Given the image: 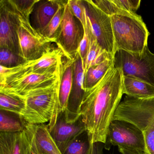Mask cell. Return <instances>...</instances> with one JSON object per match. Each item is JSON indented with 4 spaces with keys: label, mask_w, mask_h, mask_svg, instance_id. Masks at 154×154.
Segmentation results:
<instances>
[{
    "label": "cell",
    "mask_w": 154,
    "mask_h": 154,
    "mask_svg": "<svg viewBox=\"0 0 154 154\" xmlns=\"http://www.w3.org/2000/svg\"><path fill=\"white\" fill-rule=\"evenodd\" d=\"M123 74L113 65L95 85L85 89L79 114L92 144L105 143L108 129L123 94Z\"/></svg>",
    "instance_id": "obj_1"
},
{
    "label": "cell",
    "mask_w": 154,
    "mask_h": 154,
    "mask_svg": "<svg viewBox=\"0 0 154 154\" xmlns=\"http://www.w3.org/2000/svg\"><path fill=\"white\" fill-rule=\"evenodd\" d=\"M62 75V73L54 82L19 96L26 103L20 116L27 124L39 125L49 122L48 130L54 125L60 112L59 88Z\"/></svg>",
    "instance_id": "obj_2"
},
{
    "label": "cell",
    "mask_w": 154,
    "mask_h": 154,
    "mask_svg": "<svg viewBox=\"0 0 154 154\" xmlns=\"http://www.w3.org/2000/svg\"><path fill=\"white\" fill-rule=\"evenodd\" d=\"M115 48L132 54H140L147 46L149 33L142 17L124 11L111 17Z\"/></svg>",
    "instance_id": "obj_3"
},
{
    "label": "cell",
    "mask_w": 154,
    "mask_h": 154,
    "mask_svg": "<svg viewBox=\"0 0 154 154\" xmlns=\"http://www.w3.org/2000/svg\"><path fill=\"white\" fill-rule=\"evenodd\" d=\"M17 8L19 17L17 33L20 56L26 62L37 60L54 48L52 44L55 43V41L45 37L36 30L31 25L30 16Z\"/></svg>",
    "instance_id": "obj_4"
},
{
    "label": "cell",
    "mask_w": 154,
    "mask_h": 154,
    "mask_svg": "<svg viewBox=\"0 0 154 154\" xmlns=\"http://www.w3.org/2000/svg\"><path fill=\"white\" fill-rule=\"evenodd\" d=\"M113 66L120 69L123 76L148 83L154 86V54L145 48L140 54L117 50L113 56Z\"/></svg>",
    "instance_id": "obj_5"
},
{
    "label": "cell",
    "mask_w": 154,
    "mask_h": 154,
    "mask_svg": "<svg viewBox=\"0 0 154 154\" xmlns=\"http://www.w3.org/2000/svg\"><path fill=\"white\" fill-rule=\"evenodd\" d=\"M113 120L130 122L142 131L154 129V97L143 99L126 95L115 111Z\"/></svg>",
    "instance_id": "obj_6"
},
{
    "label": "cell",
    "mask_w": 154,
    "mask_h": 154,
    "mask_svg": "<svg viewBox=\"0 0 154 154\" xmlns=\"http://www.w3.org/2000/svg\"><path fill=\"white\" fill-rule=\"evenodd\" d=\"M83 35L82 25L73 14L67 1L60 28L55 37V43L66 58L73 60L78 53Z\"/></svg>",
    "instance_id": "obj_7"
},
{
    "label": "cell",
    "mask_w": 154,
    "mask_h": 154,
    "mask_svg": "<svg viewBox=\"0 0 154 154\" xmlns=\"http://www.w3.org/2000/svg\"><path fill=\"white\" fill-rule=\"evenodd\" d=\"M65 57L62 50L54 48L37 60L26 61L12 68L1 66L0 83L32 73H44L56 69Z\"/></svg>",
    "instance_id": "obj_8"
},
{
    "label": "cell",
    "mask_w": 154,
    "mask_h": 154,
    "mask_svg": "<svg viewBox=\"0 0 154 154\" xmlns=\"http://www.w3.org/2000/svg\"><path fill=\"white\" fill-rule=\"evenodd\" d=\"M112 146L135 149L144 152V133L130 122L113 120L108 129L104 148L109 150Z\"/></svg>",
    "instance_id": "obj_9"
},
{
    "label": "cell",
    "mask_w": 154,
    "mask_h": 154,
    "mask_svg": "<svg viewBox=\"0 0 154 154\" xmlns=\"http://www.w3.org/2000/svg\"><path fill=\"white\" fill-rule=\"evenodd\" d=\"M83 2L93 35L101 48L114 56L116 50L111 17L97 8L92 0Z\"/></svg>",
    "instance_id": "obj_10"
},
{
    "label": "cell",
    "mask_w": 154,
    "mask_h": 154,
    "mask_svg": "<svg viewBox=\"0 0 154 154\" xmlns=\"http://www.w3.org/2000/svg\"><path fill=\"white\" fill-rule=\"evenodd\" d=\"M64 60L56 69L44 73H32L0 83V93L23 96L30 91L54 82L62 74Z\"/></svg>",
    "instance_id": "obj_11"
},
{
    "label": "cell",
    "mask_w": 154,
    "mask_h": 154,
    "mask_svg": "<svg viewBox=\"0 0 154 154\" xmlns=\"http://www.w3.org/2000/svg\"><path fill=\"white\" fill-rule=\"evenodd\" d=\"M18 19V11L13 0H0V48L20 56Z\"/></svg>",
    "instance_id": "obj_12"
},
{
    "label": "cell",
    "mask_w": 154,
    "mask_h": 154,
    "mask_svg": "<svg viewBox=\"0 0 154 154\" xmlns=\"http://www.w3.org/2000/svg\"><path fill=\"white\" fill-rule=\"evenodd\" d=\"M49 131L62 153L70 141L86 131L82 116L76 120H71L67 118L66 110L58 113L54 125Z\"/></svg>",
    "instance_id": "obj_13"
},
{
    "label": "cell",
    "mask_w": 154,
    "mask_h": 154,
    "mask_svg": "<svg viewBox=\"0 0 154 154\" xmlns=\"http://www.w3.org/2000/svg\"><path fill=\"white\" fill-rule=\"evenodd\" d=\"M73 61L72 86L66 111L68 118L76 120L80 117L79 110L84 95L85 74L82 60L78 53Z\"/></svg>",
    "instance_id": "obj_14"
},
{
    "label": "cell",
    "mask_w": 154,
    "mask_h": 154,
    "mask_svg": "<svg viewBox=\"0 0 154 154\" xmlns=\"http://www.w3.org/2000/svg\"><path fill=\"white\" fill-rule=\"evenodd\" d=\"M66 1H39L36 3L31 15L32 26L40 32L54 17L60 7Z\"/></svg>",
    "instance_id": "obj_15"
},
{
    "label": "cell",
    "mask_w": 154,
    "mask_h": 154,
    "mask_svg": "<svg viewBox=\"0 0 154 154\" xmlns=\"http://www.w3.org/2000/svg\"><path fill=\"white\" fill-rule=\"evenodd\" d=\"M122 91L123 94L138 98L149 99L154 97V86L140 80L123 76Z\"/></svg>",
    "instance_id": "obj_16"
},
{
    "label": "cell",
    "mask_w": 154,
    "mask_h": 154,
    "mask_svg": "<svg viewBox=\"0 0 154 154\" xmlns=\"http://www.w3.org/2000/svg\"><path fill=\"white\" fill-rule=\"evenodd\" d=\"M73 60L66 58L65 60H64L59 88L60 112L65 111L67 109L68 100L72 86Z\"/></svg>",
    "instance_id": "obj_17"
},
{
    "label": "cell",
    "mask_w": 154,
    "mask_h": 154,
    "mask_svg": "<svg viewBox=\"0 0 154 154\" xmlns=\"http://www.w3.org/2000/svg\"><path fill=\"white\" fill-rule=\"evenodd\" d=\"M36 142L46 154H63L49 132L48 125H33Z\"/></svg>",
    "instance_id": "obj_18"
},
{
    "label": "cell",
    "mask_w": 154,
    "mask_h": 154,
    "mask_svg": "<svg viewBox=\"0 0 154 154\" xmlns=\"http://www.w3.org/2000/svg\"><path fill=\"white\" fill-rule=\"evenodd\" d=\"M26 125L19 114L0 110V132H22Z\"/></svg>",
    "instance_id": "obj_19"
},
{
    "label": "cell",
    "mask_w": 154,
    "mask_h": 154,
    "mask_svg": "<svg viewBox=\"0 0 154 154\" xmlns=\"http://www.w3.org/2000/svg\"><path fill=\"white\" fill-rule=\"evenodd\" d=\"M21 135L0 132V154H24Z\"/></svg>",
    "instance_id": "obj_20"
},
{
    "label": "cell",
    "mask_w": 154,
    "mask_h": 154,
    "mask_svg": "<svg viewBox=\"0 0 154 154\" xmlns=\"http://www.w3.org/2000/svg\"><path fill=\"white\" fill-rule=\"evenodd\" d=\"M113 57H109L101 63L90 67L85 76L84 90L91 88L99 82L113 65Z\"/></svg>",
    "instance_id": "obj_21"
},
{
    "label": "cell",
    "mask_w": 154,
    "mask_h": 154,
    "mask_svg": "<svg viewBox=\"0 0 154 154\" xmlns=\"http://www.w3.org/2000/svg\"><path fill=\"white\" fill-rule=\"evenodd\" d=\"M92 144L86 131L70 141L63 154H91Z\"/></svg>",
    "instance_id": "obj_22"
},
{
    "label": "cell",
    "mask_w": 154,
    "mask_h": 154,
    "mask_svg": "<svg viewBox=\"0 0 154 154\" xmlns=\"http://www.w3.org/2000/svg\"><path fill=\"white\" fill-rule=\"evenodd\" d=\"M26 107L23 98L0 93V110L21 115Z\"/></svg>",
    "instance_id": "obj_23"
},
{
    "label": "cell",
    "mask_w": 154,
    "mask_h": 154,
    "mask_svg": "<svg viewBox=\"0 0 154 154\" xmlns=\"http://www.w3.org/2000/svg\"><path fill=\"white\" fill-rule=\"evenodd\" d=\"M21 136L24 154H46L37 144L32 124H27Z\"/></svg>",
    "instance_id": "obj_24"
},
{
    "label": "cell",
    "mask_w": 154,
    "mask_h": 154,
    "mask_svg": "<svg viewBox=\"0 0 154 154\" xmlns=\"http://www.w3.org/2000/svg\"><path fill=\"white\" fill-rule=\"evenodd\" d=\"M67 2V1H66L64 4L62 5L60 7L51 21L40 32V33L45 37L54 40L55 43V37L60 28L62 19H63L64 9Z\"/></svg>",
    "instance_id": "obj_25"
},
{
    "label": "cell",
    "mask_w": 154,
    "mask_h": 154,
    "mask_svg": "<svg viewBox=\"0 0 154 154\" xmlns=\"http://www.w3.org/2000/svg\"><path fill=\"white\" fill-rule=\"evenodd\" d=\"M0 66L12 68L20 65L26 62L20 56L9 49L0 48Z\"/></svg>",
    "instance_id": "obj_26"
},
{
    "label": "cell",
    "mask_w": 154,
    "mask_h": 154,
    "mask_svg": "<svg viewBox=\"0 0 154 154\" xmlns=\"http://www.w3.org/2000/svg\"><path fill=\"white\" fill-rule=\"evenodd\" d=\"M86 24L84 28V35L80 43L78 49V53L82 60L83 64L85 61L91 45V40L92 32L91 30V25L86 11Z\"/></svg>",
    "instance_id": "obj_27"
},
{
    "label": "cell",
    "mask_w": 154,
    "mask_h": 154,
    "mask_svg": "<svg viewBox=\"0 0 154 154\" xmlns=\"http://www.w3.org/2000/svg\"><path fill=\"white\" fill-rule=\"evenodd\" d=\"M103 49L99 45L97 40L92 33L91 45L87 54L85 61L83 63L85 76L89 68L91 67L94 60L99 54L103 51Z\"/></svg>",
    "instance_id": "obj_28"
},
{
    "label": "cell",
    "mask_w": 154,
    "mask_h": 154,
    "mask_svg": "<svg viewBox=\"0 0 154 154\" xmlns=\"http://www.w3.org/2000/svg\"><path fill=\"white\" fill-rule=\"evenodd\" d=\"M92 1L97 8L110 17L125 11L120 9L112 0H94Z\"/></svg>",
    "instance_id": "obj_29"
},
{
    "label": "cell",
    "mask_w": 154,
    "mask_h": 154,
    "mask_svg": "<svg viewBox=\"0 0 154 154\" xmlns=\"http://www.w3.org/2000/svg\"><path fill=\"white\" fill-rule=\"evenodd\" d=\"M68 4L75 17L85 27L86 24V14L83 2L82 0H69Z\"/></svg>",
    "instance_id": "obj_30"
},
{
    "label": "cell",
    "mask_w": 154,
    "mask_h": 154,
    "mask_svg": "<svg viewBox=\"0 0 154 154\" xmlns=\"http://www.w3.org/2000/svg\"><path fill=\"white\" fill-rule=\"evenodd\" d=\"M120 9L131 13H136L140 6V0H112Z\"/></svg>",
    "instance_id": "obj_31"
},
{
    "label": "cell",
    "mask_w": 154,
    "mask_h": 154,
    "mask_svg": "<svg viewBox=\"0 0 154 154\" xmlns=\"http://www.w3.org/2000/svg\"><path fill=\"white\" fill-rule=\"evenodd\" d=\"M17 8L21 12L31 16L36 3L39 0H13Z\"/></svg>",
    "instance_id": "obj_32"
},
{
    "label": "cell",
    "mask_w": 154,
    "mask_h": 154,
    "mask_svg": "<svg viewBox=\"0 0 154 154\" xmlns=\"http://www.w3.org/2000/svg\"><path fill=\"white\" fill-rule=\"evenodd\" d=\"M145 141V154H154V129L143 131Z\"/></svg>",
    "instance_id": "obj_33"
},
{
    "label": "cell",
    "mask_w": 154,
    "mask_h": 154,
    "mask_svg": "<svg viewBox=\"0 0 154 154\" xmlns=\"http://www.w3.org/2000/svg\"><path fill=\"white\" fill-rule=\"evenodd\" d=\"M104 143L96 142L92 144L91 154H103V149Z\"/></svg>",
    "instance_id": "obj_34"
},
{
    "label": "cell",
    "mask_w": 154,
    "mask_h": 154,
    "mask_svg": "<svg viewBox=\"0 0 154 154\" xmlns=\"http://www.w3.org/2000/svg\"><path fill=\"white\" fill-rule=\"evenodd\" d=\"M119 150L122 154H145L144 152L135 149L128 148L118 146Z\"/></svg>",
    "instance_id": "obj_35"
}]
</instances>
